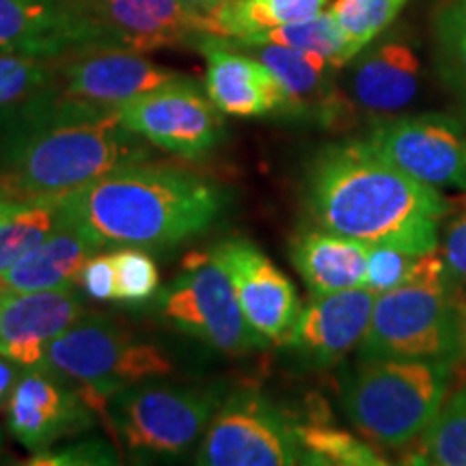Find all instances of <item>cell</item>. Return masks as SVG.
Segmentation results:
<instances>
[{"instance_id":"cell-3","label":"cell","mask_w":466,"mask_h":466,"mask_svg":"<svg viewBox=\"0 0 466 466\" xmlns=\"http://www.w3.org/2000/svg\"><path fill=\"white\" fill-rule=\"evenodd\" d=\"M55 203L61 225L96 248H158L209 229L227 199L217 184L195 173L132 162Z\"/></svg>"},{"instance_id":"cell-35","label":"cell","mask_w":466,"mask_h":466,"mask_svg":"<svg viewBox=\"0 0 466 466\" xmlns=\"http://www.w3.org/2000/svg\"><path fill=\"white\" fill-rule=\"evenodd\" d=\"M441 255L453 291L460 300L466 299V209L447 225Z\"/></svg>"},{"instance_id":"cell-33","label":"cell","mask_w":466,"mask_h":466,"mask_svg":"<svg viewBox=\"0 0 466 466\" xmlns=\"http://www.w3.org/2000/svg\"><path fill=\"white\" fill-rule=\"evenodd\" d=\"M113 255L116 277V300L126 305H143L154 299L160 288L156 261L138 247H119Z\"/></svg>"},{"instance_id":"cell-26","label":"cell","mask_w":466,"mask_h":466,"mask_svg":"<svg viewBox=\"0 0 466 466\" xmlns=\"http://www.w3.org/2000/svg\"><path fill=\"white\" fill-rule=\"evenodd\" d=\"M229 42V39H227ZM231 44L236 46H255V44H277L285 48H296L305 52H316L329 58L337 67H343L348 61H352L354 50L350 46L348 37L343 35L341 26L337 25L335 15L330 11H319L318 15L309 17V20L294 22V25H285L270 31L250 35L247 39H233Z\"/></svg>"},{"instance_id":"cell-23","label":"cell","mask_w":466,"mask_h":466,"mask_svg":"<svg viewBox=\"0 0 466 466\" xmlns=\"http://www.w3.org/2000/svg\"><path fill=\"white\" fill-rule=\"evenodd\" d=\"M96 247L78 231L58 225L46 240L0 275V288L42 291L72 288Z\"/></svg>"},{"instance_id":"cell-30","label":"cell","mask_w":466,"mask_h":466,"mask_svg":"<svg viewBox=\"0 0 466 466\" xmlns=\"http://www.w3.org/2000/svg\"><path fill=\"white\" fill-rule=\"evenodd\" d=\"M58 58L0 55V110L31 100L55 85Z\"/></svg>"},{"instance_id":"cell-42","label":"cell","mask_w":466,"mask_h":466,"mask_svg":"<svg viewBox=\"0 0 466 466\" xmlns=\"http://www.w3.org/2000/svg\"><path fill=\"white\" fill-rule=\"evenodd\" d=\"M5 451V441H3V430H0V456H3Z\"/></svg>"},{"instance_id":"cell-6","label":"cell","mask_w":466,"mask_h":466,"mask_svg":"<svg viewBox=\"0 0 466 466\" xmlns=\"http://www.w3.org/2000/svg\"><path fill=\"white\" fill-rule=\"evenodd\" d=\"M42 367L74 384L86 404L102 415L121 389L173 371L160 348L134 341L106 318H86L69 326L46 350Z\"/></svg>"},{"instance_id":"cell-39","label":"cell","mask_w":466,"mask_h":466,"mask_svg":"<svg viewBox=\"0 0 466 466\" xmlns=\"http://www.w3.org/2000/svg\"><path fill=\"white\" fill-rule=\"evenodd\" d=\"M458 322H460V350L466 359V299L458 300Z\"/></svg>"},{"instance_id":"cell-40","label":"cell","mask_w":466,"mask_h":466,"mask_svg":"<svg viewBox=\"0 0 466 466\" xmlns=\"http://www.w3.org/2000/svg\"><path fill=\"white\" fill-rule=\"evenodd\" d=\"M25 206H26V203H22V201H11V199L0 201V225H3L5 220H9L11 217H14V214L20 212V209Z\"/></svg>"},{"instance_id":"cell-13","label":"cell","mask_w":466,"mask_h":466,"mask_svg":"<svg viewBox=\"0 0 466 466\" xmlns=\"http://www.w3.org/2000/svg\"><path fill=\"white\" fill-rule=\"evenodd\" d=\"M91 410L83 395L44 367L22 371L3 408L9 434L31 453L89 430Z\"/></svg>"},{"instance_id":"cell-25","label":"cell","mask_w":466,"mask_h":466,"mask_svg":"<svg viewBox=\"0 0 466 466\" xmlns=\"http://www.w3.org/2000/svg\"><path fill=\"white\" fill-rule=\"evenodd\" d=\"M401 462L421 466H466V387L442 401Z\"/></svg>"},{"instance_id":"cell-11","label":"cell","mask_w":466,"mask_h":466,"mask_svg":"<svg viewBox=\"0 0 466 466\" xmlns=\"http://www.w3.org/2000/svg\"><path fill=\"white\" fill-rule=\"evenodd\" d=\"M365 141L419 182L466 192V132L451 116L387 119L376 124Z\"/></svg>"},{"instance_id":"cell-8","label":"cell","mask_w":466,"mask_h":466,"mask_svg":"<svg viewBox=\"0 0 466 466\" xmlns=\"http://www.w3.org/2000/svg\"><path fill=\"white\" fill-rule=\"evenodd\" d=\"M186 268L160 296V313L168 324L231 357L270 346L250 326L229 275L212 255L195 258Z\"/></svg>"},{"instance_id":"cell-17","label":"cell","mask_w":466,"mask_h":466,"mask_svg":"<svg viewBox=\"0 0 466 466\" xmlns=\"http://www.w3.org/2000/svg\"><path fill=\"white\" fill-rule=\"evenodd\" d=\"M83 316L72 288L15 291L0 288V354L25 370L42 367L46 350Z\"/></svg>"},{"instance_id":"cell-7","label":"cell","mask_w":466,"mask_h":466,"mask_svg":"<svg viewBox=\"0 0 466 466\" xmlns=\"http://www.w3.org/2000/svg\"><path fill=\"white\" fill-rule=\"evenodd\" d=\"M220 404V389L132 384L110 398L106 415L130 451L177 456L206 432Z\"/></svg>"},{"instance_id":"cell-15","label":"cell","mask_w":466,"mask_h":466,"mask_svg":"<svg viewBox=\"0 0 466 466\" xmlns=\"http://www.w3.org/2000/svg\"><path fill=\"white\" fill-rule=\"evenodd\" d=\"M177 78L182 74L149 61L141 52L96 48L58 58L55 86L72 100L116 110Z\"/></svg>"},{"instance_id":"cell-24","label":"cell","mask_w":466,"mask_h":466,"mask_svg":"<svg viewBox=\"0 0 466 466\" xmlns=\"http://www.w3.org/2000/svg\"><path fill=\"white\" fill-rule=\"evenodd\" d=\"M329 0H231L203 14L206 33L223 39H247L270 28L309 20L324 11Z\"/></svg>"},{"instance_id":"cell-22","label":"cell","mask_w":466,"mask_h":466,"mask_svg":"<svg viewBox=\"0 0 466 466\" xmlns=\"http://www.w3.org/2000/svg\"><path fill=\"white\" fill-rule=\"evenodd\" d=\"M291 261L313 296L363 288L370 244L330 231H305L291 242Z\"/></svg>"},{"instance_id":"cell-37","label":"cell","mask_w":466,"mask_h":466,"mask_svg":"<svg viewBox=\"0 0 466 466\" xmlns=\"http://www.w3.org/2000/svg\"><path fill=\"white\" fill-rule=\"evenodd\" d=\"M22 370H25V367L17 365L15 360H11L0 354V410H3L5 404H7L9 395H11V391H14V387L17 382V378H20V374H22Z\"/></svg>"},{"instance_id":"cell-41","label":"cell","mask_w":466,"mask_h":466,"mask_svg":"<svg viewBox=\"0 0 466 466\" xmlns=\"http://www.w3.org/2000/svg\"><path fill=\"white\" fill-rule=\"evenodd\" d=\"M5 199H11V197H9L7 186H5L3 179H0V201H5ZM11 201H14V199H11Z\"/></svg>"},{"instance_id":"cell-32","label":"cell","mask_w":466,"mask_h":466,"mask_svg":"<svg viewBox=\"0 0 466 466\" xmlns=\"http://www.w3.org/2000/svg\"><path fill=\"white\" fill-rule=\"evenodd\" d=\"M425 253H432V250H423L401 242L370 244V261H367L363 288L371 289L374 294H384V291L400 288L401 283L408 281L417 261Z\"/></svg>"},{"instance_id":"cell-12","label":"cell","mask_w":466,"mask_h":466,"mask_svg":"<svg viewBox=\"0 0 466 466\" xmlns=\"http://www.w3.org/2000/svg\"><path fill=\"white\" fill-rule=\"evenodd\" d=\"M91 46L106 50L151 52L171 46H197L206 33L199 11L182 0H80Z\"/></svg>"},{"instance_id":"cell-29","label":"cell","mask_w":466,"mask_h":466,"mask_svg":"<svg viewBox=\"0 0 466 466\" xmlns=\"http://www.w3.org/2000/svg\"><path fill=\"white\" fill-rule=\"evenodd\" d=\"M408 0H335L330 14L352 46L354 55L391 26Z\"/></svg>"},{"instance_id":"cell-5","label":"cell","mask_w":466,"mask_h":466,"mask_svg":"<svg viewBox=\"0 0 466 466\" xmlns=\"http://www.w3.org/2000/svg\"><path fill=\"white\" fill-rule=\"evenodd\" d=\"M450 376L451 363L442 360L363 359L343 384V410L367 441L400 450L436 417Z\"/></svg>"},{"instance_id":"cell-10","label":"cell","mask_w":466,"mask_h":466,"mask_svg":"<svg viewBox=\"0 0 466 466\" xmlns=\"http://www.w3.org/2000/svg\"><path fill=\"white\" fill-rule=\"evenodd\" d=\"M121 124L145 141L186 160H201L225 137L223 113L186 76L116 108Z\"/></svg>"},{"instance_id":"cell-4","label":"cell","mask_w":466,"mask_h":466,"mask_svg":"<svg viewBox=\"0 0 466 466\" xmlns=\"http://www.w3.org/2000/svg\"><path fill=\"white\" fill-rule=\"evenodd\" d=\"M458 300L439 248L425 253L406 283L376 296L360 357L453 363L462 354Z\"/></svg>"},{"instance_id":"cell-19","label":"cell","mask_w":466,"mask_h":466,"mask_svg":"<svg viewBox=\"0 0 466 466\" xmlns=\"http://www.w3.org/2000/svg\"><path fill=\"white\" fill-rule=\"evenodd\" d=\"M195 48L206 56V93L220 113L231 116L285 113L288 100L283 86L259 58L214 35H203Z\"/></svg>"},{"instance_id":"cell-31","label":"cell","mask_w":466,"mask_h":466,"mask_svg":"<svg viewBox=\"0 0 466 466\" xmlns=\"http://www.w3.org/2000/svg\"><path fill=\"white\" fill-rule=\"evenodd\" d=\"M436 48L442 78L466 97V0H445L436 15Z\"/></svg>"},{"instance_id":"cell-34","label":"cell","mask_w":466,"mask_h":466,"mask_svg":"<svg viewBox=\"0 0 466 466\" xmlns=\"http://www.w3.org/2000/svg\"><path fill=\"white\" fill-rule=\"evenodd\" d=\"M26 464L35 466H86V464H119L115 447L108 441L86 439L67 445L66 450H46L33 453Z\"/></svg>"},{"instance_id":"cell-38","label":"cell","mask_w":466,"mask_h":466,"mask_svg":"<svg viewBox=\"0 0 466 466\" xmlns=\"http://www.w3.org/2000/svg\"><path fill=\"white\" fill-rule=\"evenodd\" d=\"M186 7L199 11V14H209V11L223 7V5L231 3V0H182Z\"/></svg>"},{"instance_id":"cell-1","label":"cell","mask_w":466,"mask_h":466,"mask_svg":"<svg viewBox=\"0 0 466 466\" xmlns=\"http://www.w3.org/2000/svg\"><path fill=\"white\" fill-rule=\"evenodd\" d=\"M0 127V179L22 203H52L113 168L145 162V138L115 108L63 96L55 85L11 106Z\"/></svg>"},{"instance_id":"cell-9","label":"cell","mask_w":466,"mask_h":466,"mask_svg":"<svg viewBox=\"0 0 466 466\" xmlns=\"http://www.w3.org/2000/svg\"><path fill=\"white\" fill-rule=\"evenodd\" d=\"M197 464L289 466L302 464L296 423L255 389H236L209 421Z\"/></svg>"},{"instance_id":"cell-36","label":"cell","mask_w":466,"mask_h":466,"mask_svg":"<svg viewBox=\"0 0 466 466\" xmlns=\"http://www.w3.org/2000/svg\"><path fill=\"white\" fill-rule=\"evenodd\" d=\"M93 300H116V277L113 255H91L80 270L78 281Z\"/></svg>"},{"instance_id":"cell-20","label":"cell","mask_w":466,"mask_h":466,"mask_svg":"<svg viewBox=\"0 0 466 466\" xmlns=\"http://www.w3.org/2000/svg\"><path fill=\"white\" fill-rule=\"evenodd\" d=\"M236 48L259 58L277 76L288 100L285 115L311 116L326 126L337 124L348 115L350 106L346 97H341L335 86V72L339 67L333 66L329 58L316 52L285 48L277 44L236 46Z\"/></svg>"},{"instance_id":"cell-14","label":"cell","mask_w":466,"mask_h":466,"mask_svg":"<svg viewBox=\"0 0 466 466\" xmlns=\"http://www.w3.org/2000/svg\"><path fill=\"white\" fill-rule=\"evenodd\" d=\"M212 259L225 268L244 316L268 343L281 346L300 313L296 288L253 242L231 238L214 247Z\"/></svg>"},{"instance_id":"cell-2","label":"cell","mask_w":466,"mask_h":466,"mask_svg":"<svg viewBox=\"0 0 466 466\" xmlns=\"http://www.w3.org/2000/svg\"><path fill=\"white\" fill-rule=\"evenodd\" d=\"M307 206L319 229L365 244L401 242L439 248L450 203L382 158L367 141L330 145L313 162Z\"/></svg>"},{"instance_id":"cell-18","label":"cell","mask_w":466,"mask_h":466,"mask_svg":"<svg viewBox=\"0 0 466 466\" xmlns=\"http://www.w3.org/2000/svg\"><path fill=\"white\" fill-rule=\"evenodd\" d=\"M93 50L80 0H0V55L66 58Z\"/></svg>"},{"instance_id":"cell-27","label":"cell","mask_w":466,"mask_h":466,"mask_svg":"<svg viewBox=\"0 0 466 466\" xmlns=\"http://www.w3.org/2000/svg\"><path fill=\"white\" fill-rule=\"evenodd\" d=\"M302 450V464H329V466H376L387 464L374 451L370 442L354 439L352 434L337 430L326 423L300 425L296 423Z\"/></svg>"},{"instance_id":"cell-16","label":"cell","mask_w":466,"mask_h":466,"mask_svg":"<svg viewBox=\"0 0 466 466\" xmlns=\"http://www.w3.org/2000/svg\"><path fill=\"white\" fill-rule=\"evenodd\" d=\"M376 296L367 288L313 296V300L300 309L281 346L307 365L329 367L339 363L354 348H360Z\"/></svg>"},{"instance_id":"cell-21","label":"cell","mask_w":466,"mask_h":466,"mask_svg":"<svg viewBox=\"0 0 466 466\" xmlns=\"http://www.w3.org/2000/svg\"><path fill=\"white\" fill-rule=\"evenodd\" d=\"M421 63L401 42H384L359 63L352 76V97L371 115H393L417 97Z\"/></svg>"},{"instance_id":"cell-28","label":"cell","mask_w":466,"mask_h":466,"mask_svg":"<svg viewBox=\"0 0 466 466\" xmlns=\"http://www.w3.org/2000/svg\"><path fill=\"white\" fill-rule=\"evenodd\" d=\"M61 225L56 203H26L0 225V275L39 247Z\"/></svg>"}]
</instances>
